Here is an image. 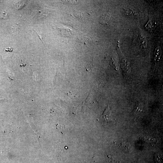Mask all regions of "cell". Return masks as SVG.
<instances>
[{
  "label": "cell",
  "instance_id": "cell-1",
  "mask_svg": "<svg viewBox=\"0 0 163 163\" xmlns=\"http://www.w3.org/2000/svg\"><path fill=\"white\" fill-rule=\"evenodd\" d=\"M101 117L102 119L106 122H109L114 121L109 105L107 106Z\"/></svg>",
  "mask_w": 163,
  "mask_h": 163
},
{
  "label": "cell",
  "instance_id": "cell-2",
  "mask_svg": "<svg viewBox=\"0 0 163 163\" xmlns=\"http://www.w3.org/2000/svg\"><path fill=\"white\" fill-rule=\"evenodd\" d=\"M123 9L124 14L128 17L135 18L137 16L139 15V13L137 11L132 8H124Z\"/></svg>",
  "mask_w": 163,
  "mask_h": 163
},
{
  "label": "cell",
  "instance_id": "cell-3",
  "mask_svg": "<svg viewBox=\"0 0 163 163\" xmlns=\"http://www.w3.org/2000/svg\"><path fill=\"white\" fill-rule=\"evenodd\" d=\"M111 17V15L109 13H106L103 14L100 18L99 22L102 24H107L109 23Z\"/></svg>",
  "mask_w": 163,
  "mask_h": 163
},
{
  "label": "cell",
  "instance_id": "cell-4",
  "mask_svg": "<svg viewBox=\"0 0 163 163\" xmlns=\"http://www.w3.org/2000/svg\"><path fill=\"white\" fill-rule=\"evenodd\" d=\"M121 65L122 68L124 71L128 72L130 71L129 62L126 59L123 58L122 59Z\"/></svg>",
  "mask_w": 163,
  "mask_h": 163
},
{
  "label": "cell",
  "instance_id": "cell-5",
  "mask_svg": "<svg viewBox=\"0 0 163 163\" xmlns=\"http://www.w3.org/2000/svg\"><path fill=\"white\" fill-rule=\"evenodd\" d=\"M162 54L161 48L159 46L156 47L154 53V60L155 62L159 61Z\"/></svg>",
  "mask_w": 163,
  "mask_h": 163
},
{
  "label": "cell",
  "instance_id": "cell-6",
  "mask_svg": "<svg viewBox=\"0 0 163 163\" xmlns=\"http://www.w3.org/2000/svg\"><path fill=\"white\" fill-rule=\"evenodd\" d=\"M143 106L141 103H140L135 107L134 111V112L135 115H140L142 113L143 111Z\"/></svg>",
  "mask_w": 163,
  "mask_h": 163
},
{
  "label": "cell",
  "instance_id": "cell-7",
  "mask_svg": "<svg viewBox=\"0 0 163 163\" xmlns=\"http://www.w3.org/2000/svg\"><path fill=\"white\" fill-rule=\"evenodd\" d=\"M140 41L142 47L145 48L147 47V43L145 39L143 36L141 35V37H140Z\"/></svg>",
  "mask_w": 163,
  "mask_h": 163
},
{
  "label": "cell",
  "instance_id": "cell-8",
  "mask_svg": "<svg viewBox=\"0 0 163 163\" xmlns=\"http://www.w3.org/2000/svg\"><path fill=\"white\" fill-rule=\"evenodd\" d=\"M145 27L148 30L150 31L152 30L153 28H154V25H153V23L151 22V20H149L148 22L147 23L145 26Z\"/></svg>",
  "mask_w": 163,
  "mask_h": 163
},
{
  "label": "cell",
  "instance_id": "cell-9",
  "mask_svg": "<svg viewBox=\"0 0 163 163\" xmlns=\"http://www.w3.org/2000/svg\"><path fill=\"white\" fill-rule=\"evenodd\" d=\"M110 62L112 65L117 69V67H118V65L117 61L116 58L113 57H111L110 59Z\"/></svg>",
  "mask_w": 163,
  "mask_h": 163
},
{
  "label": "cell",
  "instance_id": "cell-10",
  "mask_svg": "<svg viewBox=\"0 0 163 163\" xmlns=\"http://www.w3.org/2000/svg\"><path fill=\"white\" fill-rule=\"evenodd\" d=\"M19 30V27L17 26H13V27H11V31L13 34H17Z\"/></svg>",
  "mask_w": 163,
  "mask_h": 163
},
{
  "label": "cell",
  "instance_id": "cell-11",
  "mask_svg": "<svg viewBox=\"0 0 163 163\" xmlns=\"http://www.w3.org/2000/svg\"><path fill=\"white\" fill-rule=\"evenodd\" d=\"M109 162L110 163H121L118 159L112 157L109 158Z\"/></svg>",
  "mask_w": 163,
  "mask_h": 163
},
{
  "label": "cell",
  "instance_id": "cell-12",
  "mask_svg": "<svg viewBox=\"0 0 163 163\" xmlns=\"http://www.w3.org/2000/svg\"><path fill=\"white\" fill-rule=\"evenodd\" d=\"M9 15L6 12V11H4V12L2 13V19H7L9 17Z\"/></svg>",
  "mask_w": 163,
  "mask_h": 163
},
{
  "label": "cell",
  "instance_id": "cell-13",
  "mask_svg": "<svg viewBox=\"0 0 163 163\" xmlns=\"http://www.w3.org/2000/svg\"><path fill=\"white\" fill-rule=\"evenodd\" d=\"M155 159L156 161L158 162H159L162 160L161 156L158 154H156Z\"/></svg>",
  "mask_w": 163,
  "mask_h": 163
},
{
  "label": "cell",
  "instance_id": "cell-14",
  "mask_svg": "<svg viewBox=\"0 0 163 163\" xmlns=\"http://www.w3.org/2000/svg\"><path fill=\"white\" fill-rule=\"evenodd\" d=\"M65 1L69 4H76L78 2V1Z\"/></svg>",
  "mask_w": 163,
  "mask_h": 163
},
{
  "label": "cell",
  "instance_id": "cell-15",
  "mask_svg": "<svg viewBox=\"0 0 163 163\" xmlns=\"http://www.w3.org/2000/svg\"><path fill=\"white\" fill-rule=\"evenodd\" d=\"M13 51L12 49V48H7L6 49V51L7 52H12Z\"/></svg>",
  "mask_w": 163,
  "mask_h": 163
}]
</instances>
